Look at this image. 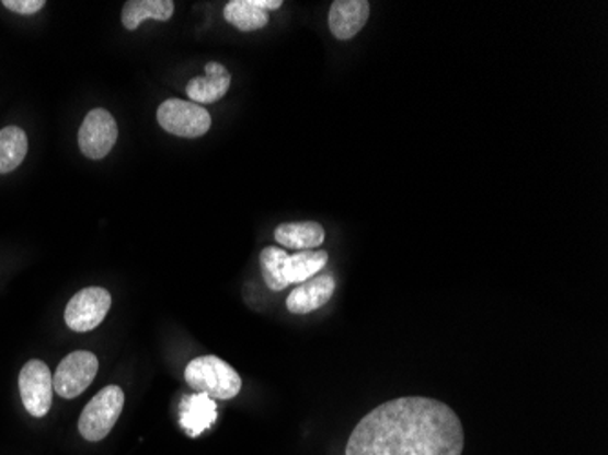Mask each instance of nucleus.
Here are the masks:
<instances>
[{"label": "nucleus", "mask_w": 608, "mask_h": 455, "mask_svg": "<svg viewBox=\"0 0 608 455\" xmlns=\"http://www.w3.org/2000/svg\"><path fill=\"white\" fill-rule=\"evenodd\" d=\"M324 228L318 223H285L275 230L277 243L297 252L319 248L324 243Z\"/></svg>", "instance_id": "nucleus-13"}, {"label": "nucleus", "mask_w": 608, "mask_h": 455, "mask_svg": "<svg viewBox=\"0 0 608 455\" xmlns=\"http://www.w3.org/2000/svg\"><path fill=\"white\" fill-rule=\"evenodd\" d=\"M22 405L33 418H44L54 402V374L41 359H32L19 375Z\"/></svg>", "instance_id": "nucleus-5"}, {"label": "nucleus", "mask_w": 608, "mask_h": 455, "mask_svg": "<svg viewBox=\"0 0 608 455\" xmlns=\"http://www.w3.org/2000/svg\"><path fill=\"white\" fill-rule=\"evenodd\" d=\"M329 262V254L326 252H318V249H307L299 254H288L285 260V281L288 287L291 282H305L312 277L319 276L324 266Z\"/></svg>", "instance_id": "nucleus-15"}, {"label": "nucleus", "mask_w": 608, "mask_h": 455, "mask_svg": "<svg viewBox=\"0 0 608 455\" xmlns=\"http://www.w3.org/2000/svg\"><path fill=\"white\" fill-rule=\"evenodd\" d=\"M181 427L190 438H199L217 421V405L206 394L184 397L181 402Z\"/></svg>", "instance_id": "nucleus-12"}, {"label": "nucleus", "mask_w": 608, "mask_h": 455, "mask_svg": "<svg viewBox=\"0 0 608 455\" xmlns=\"http://www.w3.org/2000/svg\"><path fill=\"white\" fill-rule=\"evenodd\" d=\"M335 292V279L330 273L319 276L301 282L296 290H291L286 299V308L291 314H312L316 310L323 308Z\"/></svg>", "instance_id": "nucleus-9"}, {"label": "nucleus", "mask_w": 608, "mask_h": 455, "mask_svg": "<svg viewBox=\"0 0 608 455\" xmlns=\"http://www.w3.org/2000/svg\"><path fill=\"white\" fill-rule=\"evenodd\" d=\"M2 5L10 11H15L19 15H33L43 10L46 2L44 0H2Z\"/></svg>", "instance_id": "nucleus-19"}, {"label": "nucleus", "mask_w": 608, "mask_h": 455, "mask_svg": "<svg viewBox=\"0 0 608 455\" xmlns=\"http://www.w3.org/2000/svg\"><path fill=\"white\" fill-rule=\"evenodd\" d=\"M184 380L197 394H206L211 399L221 401L233 399L243 388L241 375L227 361L216 355H200L190 361L184 370Z\"/></svg>", "instance_id": "nucleus-2"}, {"label": "nucleus", "mask_w": 608, "mask_h": 455, "mask_svg": "<svg viewBox=\"0 0 608 455\" xmlns=\"http://www.w3.org/2000/svg\"><path fill=\"white\" fill-rule=\"evenodd\" d=\"M26 131L19 126H5L0 130V174H10L26 159Z\"/></svg>", "instance_id": "nucleus-16"}, {"label": "nucleus", "mask_w": 608, "mask_h": 455, "mask_svg": "<svg viewBox=\"0 0 608 455\" xmlns=\"http://www.w3.org/2000/svg\"><path fill=\"white\" fill-rule=\"evenodd\" d=\"M112 308V295L106 288L90 287L76 293L65 310L68 328L79 334L97 328Z\"/></svg>", "instance_id": "nucleus-6"}, {"label": "nucleus", "mask_w": 608, "mask_h": 455, "mask_svg": "<svg viewBox=\"0 0 608 455\" xmlns=\"http://www.w3.org/2000/svg\"><path fill=\"white\" fill-rule=\"evenodd\" d=\"M464 430L447 402L399 397L357 423L346 455H463Z\"/></svg>", "instance_id": "nucleus-1"}, {"label": "nucleus", "mask_w": 608, "mask_h": 455, "mask_svg": "<svg viewBox=\"0 0 608 455\" xmlns=\"http://www.w3.org/2000/svg\"><path fill=\"white\" fill-rule=\"evenodd\" d=\"M119 128L108 109L95 108L84 117L79 130V148L88 159L99 161L114 150Z\"/></svg>", "instance_id": "nucleus-8"}, {"label": "nucleus", "mask_w": 608, "mask_h": 455, "mask_svg": "<svg viewBox=\"0 0 608 455\" xmlns=\"http://www.w3.org/2000/svg\"><path fill=\"white\" fill-rule=\"evenodd\" d=\"M225 19L241 32H255L266 26L268 13L255 5L253 0H232L225 5Z\"/></svg>", "instance_id": "nucleus-17"}, {"label": "nucleus", "mask_w": 608, "mask_h": 455, "mask_svg": "<svg viewBox=\"0 0 608 455\" xmlns=\"http://www.w3.org/2000/svg\"><path fill=\"white\" fill-rule=\"evenodd\" d=\"M175 4L172 0H128L123 8V24L126 30L134 32L140 26V22L148 19L167 22L172 19Z\"/></svg>", "instance_id": "nucleus-14"}, {"label": "nucleus", "mask_w": 608, "mask_h": 455, "mask_svg": "<svg viewBox=\"0 0 608 455\" xmlns=\"http://www.w3.org/2000/svg\"><path fill=\"white\" fill-rule=\"evenodd\" d=\"M124 408L121 386L110 385L88 402L79 419V432L90 443L103 441L112 432Z\"/></svg>", "instance_id": "nucleus-3"}, {"label": "nucleus", "mask_w": 608, "mask_h": 455, "mask_svg": "<svg viewBox=\"0 0 608 455\" xmlns=\"http://www.w3.org/2000/svg\"><path fill=\"white\" fill-rule=\"evenodd\" d=\"M370 16V4L366 0H335L330 5V32L340 40H351L365 27Z\"/></svg>", "instance_id": "nucleus-10"}, {"label": "nucleus", "mask_w": 608, "mask_h": 455, "mask_svg": "<svg viewBox=\"0 0 608 455\" xmlns=\"http://www.w3.org/2000/svg\"><path fill=\"white\" fill-rule=\"evenodd\" d=\"M99 372L97 355L73 352L60 361L54 372V392L62 399H76L92 385Z\"/></svg>", "instance_id": "nucleus-7"}, {"label": "nucleus", "mask_w": 608, "mask_h": 455, "mask_svg": "<svg viewBox=\"0 0 608 455\" xmlns=\"http://www.w3.org/2000/svg\"><path fill=\"white\" fill-rule=\"evenodd\" d=\"M157 120L162 130L186 139H197L208 133L211 126V117L208 109L192 101L181 98H168L157 109Z\"/></svg>", "instance_id": "nucleus-4"}, {"label": "nucleus", "mask_w": 608, "mask_h": 455, "mask_svg": "<svg viewBox=\"0 0 608 455\" xmlns=\"http://www.w3.org/2000/svg\"><path fill=\"white\" fill-rule=\"evenodd\" d=\"M232 84V75L228 73L225 66L219 62H208L206 65V75L195 77L186 86V95L195 104H211L221 101L227 95Z\"/></svg>", "instance_id": "nucleus-11"}, {"label": "nucleus", "mask_w": 608, "mask_h": 455, "mask_svg": "<svg viewBox=\"0 0 608 455\" xmlns=\"http://www.w3.org/2000/svg\"><path fill=\"white\" fill-rule=\"evenodd\" d=\"M288 257V252L277 246H268L261 252V270H263L264 282L272 292H283L288 284H286L285 276V260Z\"/></svg>", "instance_id": "nucleus-18"}]
</instances>
